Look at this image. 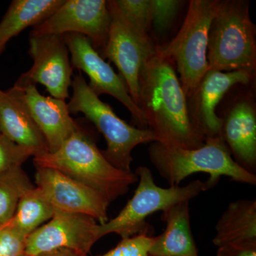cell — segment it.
<instances>
[{
    "label": "cell",
    "mask_w": 256,
    "mask_h": 256,
    "mask_svg": "<svg viewBox=\"0 0 256 256\" xmlns=\"http://www.w3.org/2000/svg\"><path fill=\"white\" fill-rule=\"evenodd\" d=\"M136 174L139 184L134 195L117 216L100 224V238L110 234H118L122 238L136 235L146 230V220L150 216L180 202H190L206 191L205 183L200 180L190 182L184 186L160 188L146 166L138 168Z\"/></svg>",
    "instance_id": "obj_7"
},
{
    "label": "cell",
    "mask_w": 256,
    "mask_h": 256,
    "mask_svg": "<svg viewBox=\"0 0 256 256\" xmlns=\"http://www.w3.org/2000/svg\"><path fill=\"white\" fill-rule=\"evenodd\" d=\"M252 77L254 72L246 70H208L205 74L192 97L194 106L190 112L194 124L205 139L222 138L223 118L216 114V106L230 88L237 84L246 85Z\"/></svg>",
    "instance_id": "obj_14"
},
{
    "label": "cell",
    "mask_w": 256,
    "mask_h": 256,
    "mask_svg": "<svg viewBox=\"0 0 256 256\" xmlns=\"http://www.w3.org/2000/svg\"><path fill=\"white\" fill-rule=\"evenodd\" d=\"M64 0H14L0 22V55L11 38L44 21Z\"/></svg>",
    "instance_id": "obj_20"
},
{
    "label": "cell",
    "mask_w": 256,
    "mask_h": 256,
    "mask_svg": "<svg viewBox=\"0 0 256 256\" xmlns=\"http://www.w3.org/2000/svg\"><path fill=\"white\" fill-rule=\"evenodd\" d=\"M64 37L72 67L86 74L92 92L98 96L108 94L117 99L131 112L140 128L148 129L142 110L130 95L124 79L94 48L90 40L78 34H66Z\"/></svg>",
    "instance_id": "obj_12"
},
{
    "label": "cell",
    "mask_w": 256,
    "mask_h": 256,
    "mask_svg": "<svg viewBox=\"0 0 256 256\" xmlns=\"http://www.w3.org/2000/svg\"><path fill=\"white\" fill-rule=\"evenodd\" d=\"M0 130L15 144L31 152L34 158L50 152L46 140L13 87L8 92L0 90Z\"/></svg>",
    "instance_id": "obj_16"
},
{
    "label": "cell",
    "mask_w": 256,
    "mask_h": 256,
    "mask_svg": "<svg viewBox=\"0 0 256 256\" xmlns=\"http://www.w3.org/2000/svg\"><path fill=\"white\" fill-rule=\"evenodd\" d=\"M138 106L154 142L184 149H196L204 144L206 139L192 121L174 65L158 50L140 73Z\"/></svg>",
    "instance_id": "obj_1"
},
{
    "label": "cell",
    "mask_w": 256,
    "mask_h": 256,
    "mask_svg": "<svg viewBox=\"0 0 256 256\" xmlns=\"http://www.w3.org/2000/svg\"><path fill=\"white\" fill-rule=\"evenodd\" d=\"M107 4L110 15V30L101 56L117 66L130 95L138 105L140 73L144 64L156 53V46L149 34L140 31L128 21L114 0L107 1Z\"/></svg>",
    "instance_id": "obj_8"
},
{
    "label": "cell",
    "mask_w": 256,
    "mask_h": 256,
    "mask_svg": "<svg viewBox=\"0 0 256 256\" xmlns=\"http://www.w3.org/2000/svg\"><path fill=\"white\" fill-rule=\"evenodd\" d=\"M210 70L254 72L256 64L255 28L247 2L220 1L210 30Z\"/></svg>",
    "instance_id": "obj_5"
},
{
    "label": "cell",
    "mask_w": 256,
    "mask_h": 256,
    "mask_svg": "<svg viewBox=\"0 0 256 256\" xmlns=\"http://www.w3.org/2000/svg\"><path fill=\"white\" fill-rule=\"evenodd\" d=\"M33 188L22 166L0 173V225L12 220L21 197Z\"/></svg>",
    "instance_id": "obj_22"
},
{
    "label": "cell",
    "mask_w": 256,
    "mask_h": 256,
    "mask_svg": "<svg viewBox=\"0 0 256 256\" xmlns=\"http://www.w3.org/2000/svg\"><path fill=\"white\" fill-rule=\"evenodd\" d=\"M34 162L36 166L58 170L86 185L110 203L126 194L130 186L138 181L136 173L111 164L80 126L56 151L34 158Z\"/></svg>",
    "instance_id": "obj_2"
},
{
    "label": "cell",
    "mask_w": 256,
    "mask_h": 256,
    "mask_svg": "<svg viewBox=\"0 0 256 256\" xmlns=\"http://www.w3.org/2000/svg\"><path fill=\"white\" fill-rule=\"evenodd\" d=\"M150 160L160 176L170 186H180L184 178L195 173L210 174L205 183L206 190L218 184L222 176L246 184H256V175L237 164L222 138L207 139L196 149L171 148L151 142Z\"/></svg>",
    "instance_id": "obj_3"
},
{
    "label": "cell",
    "mask_w": 256,
    "mask_h": 256,
    "mask_svg": "<svg viewBox=\"0 0 256 256\" xmlns=\"http://www.w3.org/2000/svg\"><path fill=\"white\" fill-rule=\"evenodd\" d=\"M222 138L237 164L256 175V114L252 102L242 100L232 108L223 118Z\"/></svg>",
    "instance_id": "obj_17"
},
{
    "label": "cell",
    "mask_w": 256,
    "mask_h": 256,
    "mask_svg": "<svg viewBox=\"0 0 256 256\" xmlns=\"http://www.w3.org/2000/svg\"><path fill=\"white\" fill-rule=\"evenodd\" d=\"M220 2L190 1L186 18L174 40L166 46H156L158 52L176 66L186 97L194 96L210 70L207 60L208 34Z\"/></svg>",
    "instance_id": "obj_6"
},
{
    "label": "cell",
    "mask_w": 256,
    "mask_h": 256,
    "mask_svg": "<svg viewBox=\"0 0 256 256\" xmlns=\"http://www.w3.org/2000/svg\"><path fill=\"white\" fill-rule=\"evenodd\" d=\"M13 88L46 140L48 152L56 151L78 129L65 100L42 95L34 84H14Z\"/></svg>",
    "instance_id": "obj_15"
},
{
    "label": "cell",
    "mask_w": 256,
    "mask_h": 256,
    "mask_svg": "<svg viewBox=\"0 0 256 256\" xmlns=\"http://www.w3.org/2000/svg\"><path fill=\"white\" fill-rule=\"evenodd\" d=\"M110 24L107 1L64 0L53 14L34 26L30 34H82L90 40L101 55L107 44Z\"/></svg>",
    "instance_id": "obj_10"
},
{
    "label": "cell",
    "mask_w": 256,
    "mask_h": 256,
    "mask_svg": "<svg viewBox=\"0 0 256 256\" xmlns=\"http://www.w3.org/2000/svg\"><path fill=\"white\" fill-rule=\"evenodd\" d=\"M182 1L151 0L152 26L158 32H164L172 24Z\"/></svg>",
    "instance_id": "obj_26"
},
{
    "label": "cell",
    "mask_w": 256,
    "mask_h": 256,
    "mask_svg": "<svg viewBox=\"0 0 256 256\" xmlns=\"http://www.w3.org/2000/svg\"><path fill=\"white\" fill-rule=\"evenodd\" d=\"M32 68L20 76L16 85L42 84L55 98L65 100L73 80V67L64 35H30Z\"/></svg>",
    "instance_id": "obj_9"
},
{
    "label": "cell",
    "mask_w": 256,
    "mask_h": 256,
    "mask_svg": "<svg viewBox=\"0 0 256 256\" xmlns=\"http://www.w3.org/2000/svg\"><path fill=\"white\" fill-rule=\"evenodd\" d=\"M100 224L88 216L56 210L46 224L30 234L26 240L25 256L68 249L86 256L100 238Z\"/></svg>",
    "instance_id": "obj_11"
},
{
    "label": "cell",
    "mask_w": 256,
    "mask_h": 256,
    "mask_svg": "<svg viewBox=\"0 0 256 256\" xmlns=\"http://www.w3.org/2000/svg\"><path fill=\"white\" fill-rule=\"evenodd\" d=\"M72 88L73 94L68 104L70 114L80 112L94 124L107 144L102 151L104 156L118 169L131 172L133 150L139 144L154 142L153 133L120 118L110 106L92 92L82 74L74 76Z\"/></svg>",
    "instance_id": "obj_4"
},
{
    "label": "cell",
    "mask_w": 256,
    "mask_h": 256,
    "mask_svg": "<svg viewBox=\"0 0 256 256\" xmlns=\"http://www.w3.org/2000/svg\"><path fill=\"white\" fill-rule=\"evenodd\" d=\"M26 237L9 223L0 225V256H24Z\"/></svg>",
    "instance_id": "obj_27"
},
{
    "label": "cell",
    "mask_w": 256,
    "mask_h": 256,
    "mask_svg": "<svg viewBox=\"0 0 256 256\" xmlns=\"http://www.w3.org/2000/svg\"><path fill=\"white\" fill-rule=\"evenodd\" d=\"M35 256H82L77 252L68 249H58V250H52V252H44L40 255Z\"/></svg>",
    "instance_id": "obj_29"
},
{
    "label": "cell",
    "mask_w": 256,
    "mask_h": 256,
    "mask_svg": "<svg viewBox=\"0 0 256 256\" xmlns=\"http://www.w3.org/2000/svg\"><path fill=\"white\" fill-rule=\"evenodd\" d=\"M216 256H256V242L230 244L218 247Z\"/></svg>",
    "instance_id": "obj_28"
},
{
    "label": "cell",
    "mask_w": 256,
    "mask_h": 256,
    "mask_svg": "<svg viewBox=\"0 0 256 256\" xmlns=\"http://www.w3.org/2000/svg\"><path fill=\"white\" fill-rule=\"evenodd\" d=\"M55 210L37 186L24 194L14 216L8 223L18 233L28 237L54 216Z\"/></svg>",
    "instance_id": "obj_21"
},
{
    "label": "cell",
    "mask_w": 256,
    "mask_h": 256,
    "mask_svg": "<svg viewBox=\"0 0 256 256\" xmlns=\"http://www.w3.org/2000/svg\"><path fill=\"white\" fill-rule=\"evenodd\" d=\"M121 12L134 28L148 34L152 26L151 0H114Z\"/></svg>",
    "instance_id": "obj_23"
},
{
    "label": "cell",
    "mask_w": 256,
    "mask_h": 256,
    "mask_svg": "<svg viewBox=\"0 0 256 256\" xmlns=\"http://www.w3.org/2000/svg\"><path fill=\"white\" fill-rule=\"evenodd\" d=\"M213 244L217 248L230 244L256 242V200L230 202L216 224Z\"/></svg>",
    "instance_id": "obj_19"
},
{
    "label": "cell",
    "mask_w": 256,
    "mask_h": 256,
    "mask_svg": "<svg viewBox=\"0 0 256 256\" xmlns=\"http://www.w3.org/2000/svg\"><path fill=\"white\" fill-rule=\"evenodd\" d=\"M35 180L55 210L92 217L104 224L108 222L110 202L100 193L58 170L36 166Z\"/></svg>",
    "instance_id": "obj_13"
},
{
    "label": "cell",
    "mask_w": 256,
    "mask_h": 256,
    "mask_svg": "<svg viewBox=\"0 0 256 256\" xmlns=\"http://www.w3.org/2000/svg\"><path fill=\"white\" fill-rule=\"evenodd\" d=\"M153 238L146 229L132 236L122 238L117 246L100 256H150Z\"/></svg>",
    "instance_id": "obj_25"
},
{
    "label": "cell",
    "mask_w": 256,
    "mask_h": 256,
    "mask_svg": "<svg viewBox=\"0 0 256 256\" xmlns=\"http://www.w3.org/2000/svg\"><path fill=\"white\" fill-rule=\"evenodd\" d=\"M162 212L166 228L153 238L150 256H198L190 224V202H180Z\"/></svg>",
    "instance_id": "obj_18"
},
{
    "label": "cell",
    "mask_w": 256,
    "mask_h": 256,
    "mask_svg": "<svg viewBox=\"0 0 256 256\" xmlns=\"http://www.w3.org/2000/svg\"><path fill=\"white\" fill-rule=\"evenodd\" d=\"M32 156L31 152L15 144L0 130V173L21 168Z\"/></svg>",
    "instance_id": "obj_24"
}]
</instances>
